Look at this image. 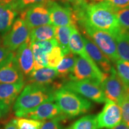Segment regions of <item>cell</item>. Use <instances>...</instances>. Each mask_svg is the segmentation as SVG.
Listing matches in <instances>:
<instances>
[{
    "instance_id": "4dcf8cb0",
    "label": "cell",
    "mask_w": 129,
    "mask_h": 129,
    "mask_svg": "<svg viewBox=\"0 0 129 129\" xmlns=\"http://www.w3.org/2000/svg\"><path fill=\"white\" fill-rule=\"evenodd\" d=\"M102 1L115 12L120 10L129 9V0H104Z\"/></svg>"
},
{
    "instance_id": "74e56055",
    "label": "cell",
    "mask_w": 129,
    "mask_h": 129,
    "mask_svg": "<svg viewBox=\"0 0 129 129\" xmlns=\"http://www.w3.org/2000/svg\"><path fill=\"white\" fill-rule=\"evenodd\" d=\"M1 113L0 112V118H1Z\"/></svg>"
},
{
    "instance_id": "44dd1931",
    "label": "cell",
    "mask_w": 129,
    "mask_h": 129,
    "mask_svg": "<svg viewBox=\"0 0 129 129\" xmlns=\"http://www.w3.org/2000/svg\"><path fill=\"white\" fill-rule=\"evenodd\" d=\"M30 43L47 41L55 38V26L51 24L42 25L30 30Z\"/></svg>"
},
{
    "instance_id": "8d00e7d4",
    "label": "cell",
    "mask_w": 129,
    "mask_h": 129,
    "mask_svg": "<svg viewBox=\"0 0 129 129\" xmlns=\"http://www.w3.org/2000/svg\"><path fill=\"white\" fill-rule=\"evenodd\" d=\"M126 98L129 102V87H127V92H126Z\"/></svg>"
},
{
    "instance_id": "cb8c5ba5",
    "label": "cell",
    "mask_w": 129,
    "mask_h": 129,
    "mask_svg": "<svg viewBox=\"0 0 129 129\" xmlns=\"http://www.w3.org/2000/svg\"><path fill=\"white\" fill-rule=\"evenodd\" d=\"M65 129H98L97 115L90 114L83 116Z\"/></svg>"
},
{
    "instance_id": "7a4b0ae2",
    "label": "cell",
    "mask_w": 129,
    "mask_h": 129,
    "mask_svg": "<svg viewBox=\"0 0 129 129\" xmlns=\"http://www.w3.org/2000/svg\"><path fill=\"white\" fill-rule=\"evenodd\" d=\"M62 86V81H54L50 85L26 84L13 107L15 115L19 117L23 113L32 110L45 102L54 101V91Z\"/></svg>"
},
{
    "instance_id": "d6a6232c",
    "label": "cell",
    "mask_w": 129,
    "mask_h": 129,
    "mask_svg": "<svg viewBox=\"0 0 129 129\" xmlns=\"http://www.w3.org/2000/svg\"><path fill=\"white\" fill-rule=\"evenodd\" d=\"M64 3H72L74 5V7H79V6H82V5L88 3L86 0H60Z\"/></svg>"
},
{
    "instance_id": "ffe728a7",
    "label": "cell",
    "mask_w": 129,
    "mask_h": 129,
    "mask_svg": "<svg viewBox=\"0 0 129 129\" xmlns=\"http://www.w3.org/2000/svg\"><path fill=\"white\" fill-rule=\"evenodd\" d=\"M77 57L76 54L70 51L63 56L62 60L56 68L57 72V78L60 79L62 83L68 80L69 77L74 69Z\"/></svg>"
},
{
    "instance_id": "3957f363",
    "label": "cell",
    "mask_w": 129,
    "mask_h": 129,
    "mask_svg": "<svg viewBox=\"0 0 129 129\" xmlns=\"http://www.w3.org/2000/svg\"><path fill=\"white\" fill-rule=\"evenodd\" d=\"M54 101L68 120L87 114L93 106L89 100L63 87L54 91Z\"/></svg>"
},
{
    "instance_id": "d6986e66",
    "label": "cell",
    "mask_w": 129,
    "mask_h": 129,
    "mask_svg": "<svg viewBox=\"0 0 129 129\" xmlns=\"http://www.w3.org/2000/svg\"><path fill=\"white\" fill-rule=\"evenodd\" d=\"M69 47L71 52L78 54L91 62H94L88 56L85 48L84 42L80 32L77 29V26H74L69 38Z\"/></svg>"
},
{
    "instance_id": "277c9868",
    "label": "cell",
    "mask_w": 129,
    "mask_h": 129,
    "mask_svg": "<svg viewBox=\"0 0 129 129\" xmlns=\"http://www.w3.org/2000/svg\"><path fill=\"white\" fill-rule=\"evenodd\" d=\"M84 32L96 45L111 62L115 63L120 59L118 55L117 44L114 36L109 32L95 29L84 23H80Z\"/></svg>"
},
{
    "instance_id": "8fae6325",
    "label": "cell",
    "mask_w": 129,
    "mask_h": 129,
    "mask_svg": "<svg viewBox=\"0 0 129 129\" xmlns=\"http://www.w3.org/2000/svg\"><path fill=\"white\" fill-rule=\"evenodd\" d=\"M122 121L120 106L114 102L106 99L102 110L97 115L98 129H110Z\"/></svg>"
},
{
    "instance_id": "6da1fadb",
    "label": "cell",
    "mask_w": 129,
    "mask_h": 129,
    "mask_svg": "<svg viewBox=\"0 0 129 129\" xmlns=\"http://www.w3.org/2000/svg\"><path fill=\"white\" fill-rule=\"evenodd\" d=\"M78 23H84L95 29L104 30L115 36L122 30L116 12L104 1L88 3L75 12Z\"/></svg>"
},
{
    "instance_id": "7402d4cb",
    "label": "cell",
    "mask_w": 129,
    "mask_h": 129,
    "mask_svg": "<svg viewBox=\"0 0 129 129\" xmlns=\"http://www.w3.org/2000/svg\"><path fill=\"white\" fill-rule=\"evenodd\" d=\"M74 26L55 27V39L61 48L64 56L70 52L69 47V38Z\"/></svg>"
},
{
    "instance_id": "4fadbf2b",
    "label": "cell",
    "mask_w": 129,
    "mask_h": 129,
    "mask_svg": "<svg viewBox=\"0 0 129 129\" xmlns=\"http://www.w3.org/2000/svg\"><path fill=\"white\" fill-rule=\"evenodd\" d=\"M24 82L25 76L17 67L14 53L12 51L0 64V83L15 84Z\"/></svg>"
},
{
    "instance_id": "2e32d148",
    "label": "cell",
    "mask_w": 129,
    "mask_h": 129,
    "mask_svg": "<svg viewBox=\"0 0 129 129\" xmlns=\"http://www.w3.org/2000/svg\"><path fill=\"white\" fill-rule=\"evenodd\" d=\"M83 38L85 50L88 56L101 69V71L106 74L112 73L115 70V68L112 65L111 62L108 58L89 38H86V37H84Z\"/></svg>"
},
{
    "instance_id": "603a6c76",
    "label": "cell",
    "mask_w": 129,
    "mask_h": 129,
    "mask_svg": "<svg viewBox=\"0 0 129 129\" xmlns=\"http://www.w3.org/2000/svg\"><path fill=\"white\" fill-rule=\"evenodd\" d=\"M114 38L119 58L129 62V32L122 29Z\"/></svg>"
},
{
    "instance_id": "ba28073f",
    "label": "cell",
    "mask_w": 129,
    "mask_h": 129,
    "mask_svg": "<svg viewBox=\"0 0 129 129\" xmlns=\"http://www.w3.org/2000/svg\"><path fill=\"white\" fill-rule=\"evenodd\" d=\"M51 25L57 26H77L78 18L73 9L63 6L53 0L47 3Z\"/></svg>"
},
{
    "instance_id": "d590c367",
    "label": "cell",
    "mask_w": 129,
    "mask_h": 129,
    "mask_svg": "<svg viewBox=\"0 0 129 129\" xmlns=\"http://www.w3.org/2000/svg\"><path fill=\"white\" fill-rule=\"evenodd\" d=\"M87 1V3H88V1H90L91 3H98V2H101V1H104V0H86Z\"/></svg>"
},
{
    "instance_id": "5b68a950",
    "label": "cell",
    "mask_w": 129,
    "mask_h": 129,
    "mask_svg": "<svg viewBox=\"0 0 129 129\" xmlns=\"http://www.w3.org/2000/svg\"><path fill=\"white\" fill-rule=\"evenodd\" d=\"M108 74L102 72L94 62H91L84 58L77 57L76 62L70 76L69 80L90 81L99 84L106 78Z\"/></svg>"
},
{
    "instance_id": "9c48e42d",
    "label": "cell",
    "mask_w": 129,
    "mask_h": 129,
    "mask_svg": "<svg viewBox=\"0 0 129 129\" xmlns=\"http://www.w3.org/2000/svg\"><path fill=\"white\" fill-rule=\"evenodd\" d=\"M101 87L106 99L117 104L126 96L127 87L118 75L115 69L102 83Z\"/></svg>"
},
{
    "instance_id": "f546056e",
    "label": "cell",
    "mask_w": 129,
    "mask_h": 129,
    "mask_svg": "<svg viewBox=\"0 0 129 129\" xmlns=\"http://www.w3.org/2000/svg\"><path fill=\"white\" fill-rule=\"evenodd\" d=\"M116 15L122 29L129 32V9L117 11Z\"/></svg>"
},
{
    "instance_id": "1f68e13d",
    "label": "cell",
    "mask_w": 129,
    "mask_h": 129,
    "mask_svg": "<svg viewBox=\"0 0 129 129\" xmlns=\"http://www.w3.org/2000/svg\"><path fill=\"white\" fill-rule=\"evenodd\" d=\"M12 51L4 46H0V64L8 57Z\"/></svg>"
},
{
    "instance_id": "30bf717a",
    "label": "cell",
    "mask_w": 129,
    "mask_h": 129,
    "mask_svg": "<svg viewBox=\"0 0 129 129\" xmlns=\"http://www.w3.org/2000/svg\"><path fill=\"white\" fill-rule=\"evenodd\" d=\"M47 4L37 5L20 12V18L30 30L40 26L51 24Z\"/></svg>"
},
{
    "instance_id": "ac0fdd59",
    "label": "cell",
    "mask_w": 129,
    "mask_h": 129,
    "mask_svg": "<svg viewBox=\"0 0 129 129\" xmlns=\"http://www.w3.org/2000/svg\"><path fill=\"white\" fill-rule=\"evenodd\" d=\"M25 83H35L42 85H50L53 84L57 78V72L56 68L45 67L33 70Z\"/></svg>"
},
{
    "instance_id": "e575fe53",
    "label": "cell",
    "mask_w": 129,
    "mask_h": 129,
    "mask_svg": "<svg viewBox=\"0 0 129 129\" xmlns=\"http://www.w3.org/2000/svg\"><path fill=\"white\" fill-rule=\"evenodd\" d=\"M4 129H17V127H16V125L14 124V123L13 122L12 120L10 121L6 124L5 125Z\"/></svg>"
},
{
    "instance_id": "83f0119b",
    "label": "cell",
    "mask_w": 129,
    "mask_h": 129,
    "mask_svg": "<svg viewBox=\"0 0 129 129\" xmlns=\"http://www.w3.org/2000/svg\"><path fill=\"white\" fill-rule=\"evenodd\" d=\"M64 54L59 46L54 47L47 54V67L56 68L63 57Z\"/></svg>"
},
{
    "instance_id": "9a60e30c",
    "label": "cell",
    "mask_w": 129,
    "mask_h": 129,
    "mask_svg": "<svg viewBox=\"0 0 129 129\" xmlns=\"http://www.w3.org/2000/svg\"><path fill=\"white\" fill-rule=\"evenodd\" d=\"M14 59L21 72L24 76L28 77L34 70V59L30 40L16 50V53H14Z\"/></svg>"
},
{
    "instance_id": "52a82bcc",
    "label": "cell",
    "mask_w": 129,
    "mask_h": 129,
    "mask_svg": "<svg viewBox=\"0 0 129 129\" xmlns=\"http://www.w3.org/2000/svg\"><path fill=\"white\" fill-rule=\"evenodd\" d=\"M30 29L25 22L20 18L17 19L4 36L3 46L14 52L21 45L30 40Z\"/></svg>"
},
{
    "instance_id": "d4e9b609",
    "label": "cell",
    "mask_w": 129,
    "mask_h": 129,
    "mask_svg": "<svg viewBox=\"0 0 129 129\" xmlns=\"http://www.w3.org/2000/svg\"><path fill=\"white\" fill-rule=\"evenodd\" d=\"M52 0H12L11 5L17 13L34 6L39 4H47Z\"/></svg>"
},
{
    "instance_id": "836d02e7",
    "label": "cell",
    "mask_w": 129,
    "mask_h": 129,
    "mask_svg": "<svg viewBox=\"0 0 129 129\" xmlns=\"http://www.w3.org/2000/svg\"><path fill=\"white\" fill-rule=\"evenodd\" d=\"M110 129H129V126L124 122H121L120 124Z\"/></svg>"
},
{
    "instance_id": "484cf974",
    "label": "cell",
    "mask_w": 129,
    "mask_h": 129,
    "mask_svg": "<svg viewBox=\"0 0 129 129\" xmlns=\"http://www.w3.org/2000/svg\"><path fill=\"white\" fill-rule=\"evenodd\" d=\"M12 121L17 129H40L43 122V121L17 117Z\"/></svg>"
},
{
    "instance_id": "8992f818",
    "label": "cell",
    "mask_w": 129,
    "mask_h": 129,
    "mask_svg": "<svg viewBox=\"0 0 129 129\" xmlns=\"http://www.w3.org/2000/svg\"><path fill=\"white\" fill-rule=\"evenodd\" d=\"M62 87L99 104L105 102L106 100L101 85L90 81L68 80L62 83Z\"/></svg>"
},
{
    "instance_id": "5bb4252c",
    "label": "cell",
    "mask_w": 129,
    "mask_h": 129,
    "mask_svg": "<svg viewBox=\"0 0 129 129\" xmlns=\"http://www.w3.org/2000/svg\"><path fill=\"white\" fill-rule=\"evenodd\" d=\"M63 115L64 114L56 103H54V101H51L47 102L32 110L23 113L19 117L28 118L38 121H45Z\"/></svg>"
},
{
    "instance_id": "f1b7e54d",
    "label": "cell",
    "mask_w": 129,
    "mask_h": 129,
    "mask_svg": "<svg viewBox=\"0 0 129 129\" xmlns=\"http://www.w3.org/2000/svg\"><path fill=\"white\" fill-rule=\"evenodd\" d=\"M68 120L65 116L43 121L40 129H64L62 122Z\"/></svg>"
},
{
    "instance_id": "4316f807",
    "label": "cell",
    "mask_w": 129,
    "mask_h": 129,
    "mask_svg": "<svg viewBox=\"0 0 129 129\" xmlns=\"http://www.w3.org/2000/svg\"><path fill=\"white\" fill-rule=\"evenodd\" d=\"M115 64L118 75L127 87H129V62L120 59Z\"/></svg>"
},
{
    "instance_id": "e0dca14e",
    "label": "cell",
    "mask_w": 129,
    "mask_h": 129,
    "mask_svg": "<svg viewBox=\"0 0 129 129\" xmlns=\"http://www.w3.org/2000/svg\"><path fill=\"white\" fill-rule=\"evenodd\" d=\"M12 0H0V32L7 33L12 28L17 13L11 5Z\"/></svg>"
},
{
    "instance_id": "7c38bea8",
    "label": "cell",
    "mask_w": 129,
    "mask_h": 129,
    "mask_svg": "<svg viewBox=\"0 0 129 129\" xmlns=\"http://www.w3.org/2000/svg\"><path fill=\"white\" fill-rule=\"evenodd\" d=\"M25 82L15 84L0 83V112L5 115L12 110Z\"/></svg>"
}]
</instances>
